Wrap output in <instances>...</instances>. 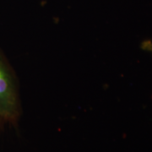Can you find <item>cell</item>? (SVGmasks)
Masks as SVG:
<instances>
[{
    "label": "cell",
    "mask_w": 152,
    "mask_h": 152,
    "mask_svg": "<svg viewBox=\"0 0 152 152\" xmlns=\"http://www.w3.org/2000/svg\"><path fill=\"white\" fill-rule=\"evenodd\" d=\"M21 114L15 74L0 50V122L16 124Z\"/></svg>",
    "instance_id": "obj_1"
}]
</instances>
